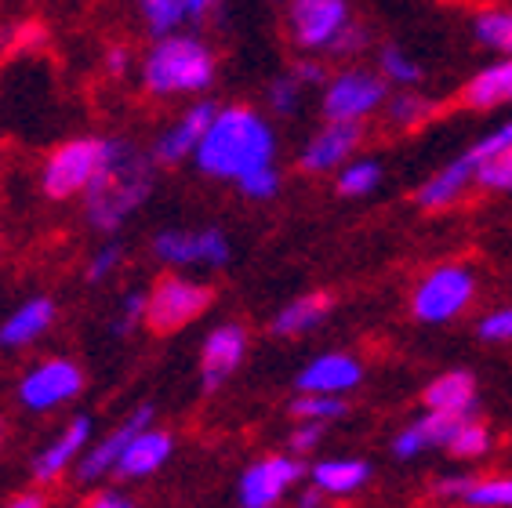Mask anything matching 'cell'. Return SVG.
Listing matches in <instances>:
<instances>
[{"mask_svg": "<svg viewBox=\"0 0 512 508\" xmlns=\"http://www.w3.org/2000/svg\"><path fill=\"white\" fill-rule=\"evenodd\" d=\"M218 80V51L197 26H182L168 37H149L138 51L135 84L149 102H193L204 98Z\"/></svg>", "mask_w": 512, "mask_h": 508, "instance_id": "1", "label": "cell"}, {"mask_svg": "<svg viewBox=\"0 0 512 508\" xmlns=\"http://www.w3.org/2000/svg\"><path fill=\"white\" fill-rule=\"evenodd\" d=\"M276 127L262 109L247 102H229L215 109V120L207 127L193 167L211 182H229L237 186L247 175L276 164Z\"/></svg>", "mask_w": 512, "mask_h": 508, "instance_id": "2", "label": "cell"}, {"mask_svg": "<svg viewBox=\"0 0 512 508\" xmlns=\"http://www.w3.org/2000/svg\"><path fill=\"white\" fill-rule=\"evenodd\" d=\"M157 186V160L149 149L135 146L131 138L113 135V153H109L102 175L80 196L84 204V222L102 236L120 233L135 211H142Z\"/></svg>", "mask_w": 512, "mask_h": 508, "instance_id": "3", "label": "cell"}, {"mask_svg": "<svg viewBox=\"0 0 512 508\" xmlns=\"http://www.w3.org/2000/svg\"><path fill=\"white\" fill-rule=\"evenodd\" d=\"M109 153H113V135H69L55 142V149L40 160V193L55 204L80 200L102 175Z\"/></svg>", "mask_w": 512, "mask_h": 508, "instance_id": "4", "label": "cell"}, {"mask_svg": "<svg viewBox=\"0 0 512 508\" xmlns=\"http://www.w3.org/2000/svg\"><path fill=\"white\" fill-rule=\"evenodd\" d=\"M476 302V276L469 265L447 262L425 273L411 291V316L418 323H451Z\"/></svg>", "mask_w": 512, "mask_h": 508, "instance_id": "5", "label": "cell"}, {"mask_svg": "<svg viewBox=\"0 0 512 508\" xmlns=\"http://www.w3.org/2000/svg\"><path fill=\"white\" fill-rule=\"evenodd\" d=\"M385 102H389V80L364 66L338 69L320 88L324 120H360V124H367L378 109H385Z\"/></svg>", "mask_w": 512, "mask_h": 508, "instance_id": "6", "label": "cell"}, {"mask_svg": "<svg viewBox=\"0 0 512 508\" xmlns=\"http://www.w3.org/2000/svg\"><path fill=\"white\" fill-rule=\"evenodd\" d=\"M211 302H215V291L200 280H189L182 273L160 276L149 291L146 327L153 334H175L193 320H200L211 309Z\"/></svg>", "mask_w": 512, "mask_h": 508, "instance_id": "7", "label": "cell"}, {"mask_svg": "<svg viewBox=\"0 0 512 508\" xmlns=\"http://www.w3.org/2000/svg\"><path fill=\"white\" fill-rule=\"evenodd\" d=\"M349 22V0H287L284 11V33L298 55H327Z\"/></svg>", "mask_w": 512, "mask_h": 508, "instance_id": "8", "label": "cell"}, {"mask_svg": "<svg viewBox=\"0 0 512 508\" xmlns=\"http://www.w3.org/2000/svg\"><path fill=\"white\" fill-rule=\"evenodd\" d=\"M215 102L211 98H193L178 109L175 117H168L160 124V131L149 142V157L157 160V167H178L193 164L200 142H204L207 127L215 120Z\"/></svg>", "mask_w": 512, "mask_h": 508, "instance_id": "9", "label": "cell"}, {"mask_svg": "<svg viewBox=\"0 0 512 508\" xmlns=\"http://www.w3.org/2000/svg\"><path fill=\"white\" fill-rule=\"evenodd\" d=\"M153 254L171 269H189V265H204V269H222L229 265V236L215 225L204 229H160L153 236Z\"/></svg>", "mask_w": 512, "mask_h": 508, "instance_id": "10", "label": "cell"}, {"mask_svg": "<svg viewBox=\"0 0 512 508\" xmlns=\"http://www.w3.org/2000/svg\"><path fill=\"white\" fill-rule=\"evenodd\" d=\"M364 138L367 124H360V120H324V127H316L298 153V171L302 175H331L353 160L356 149L364 146Z\"/></svg>", "mask_w": 512, "mask_h": 508, "instance_id": "11", "label": "cell"}, {"mask_svg": "<svg viewBox=\"0 0 512 508\" xmlns=\"http://www.w3.org/2000/svg\"><path fill=\"white\" fill-rule=\"evenodd\" d=\"M84 389V371L69 360H48L19 381V400L30 411H51Z\"/></svg>", "mask_w": 512, "mask_h": 508, "instance_id": "12", "label": "cell"}, {"mask_svg": "<svg viewBox=\"0 0 512 508\" xmlns=\"http://www.w3.org/2000/svg\"><path fill=\"white\" fill-rule=\"evenodd\" d=\"M302 476H306V469H302L295 458H280V454H276V458L255 461V465L240 476V505L273 508Z\"/></svg>", "mask_w": 512, "mask_h": 508, "instance_id": "13", "label": "cell"}, {"mask_svg": "<svg viewBox=\"0 0 512 508\" xmlns=\"http://www.w3.org/2000/svg\"><path fill=\"white\" fill-rule=\"evenodd\" d=\"M433 498L454 508H512V476H444Z\"/></svg>", "mask_w": 512, "mask_h": 508, "instance_id": "14", "label": "cell"}, {"mask_svg": "<svg viewBox=\"0 0 512 508\" xmlns=\"http://www.w3.org/2000/svg\"><path fill=\"white\" fill-rule=\"evenodd\" d=\"M247 352V331L240 323H218L215 331L204 338V352H200V381L204 389H218L229 374L244 363Z\"/></svg>", "mask_w": 512, "mask_h": 508, "instance_id": "15", "label": "cell"}, {"mask_svg": "<svg viewBox=\"0 0 512 508\" xmlns=\"http://www.w3.org/2000/svg\"><path fill=\"white\" fill-rule=\"evenodd\" d=\"M476 164V189L487 193H512V120L491 135H483L476 146L465 149Z\"/></svg>", "mask_w": 512, "mask_h": 508, "instance_id": "16", "label": "cell"}, {"mask_svg": "<svg viewBox=\"0 0 512 508\" xmlns=\"http://www.w3.org/2000/svg\"><path fill=\"white\" fill-rule=\"evenodd\" d=\"M476 186V164L469 153H462L458 160L444 164L436 175H429L422 186L414 189V204L422 211H447V207L462 204L465 193Z\"/></svg>", "mask_w": 512, "mask_h": 508, "instance_id": "17", "label": "cell"}, {"mask_svg": "<svg viewBox=\"0 0 512 508\" xmlns=\"http://www.w3.org/2000/svg\"><path fill=\"white\" fill-rule=\"evenodd\" d=\"M364 381V363L349 356V352H324L306 371L298 374V392H324V396H342Z\"/></svg>", "mask_w": 512, "mask_h": 508, "instance_id": "18", "label": "cell"}, {"mask_svg": "<svg viewBox=\"0 0 512 508\" xmlns=\"http://www.w3.org/2000/svg\"><path fill=\"white\" fill-rule=\"evenodd\" d=\"M462 109H473V113H487V109H502L512 106V55H502L498 62L483 66L480 73L465 80L458 98H454Z\"/></svg>", "mask_w": 512, "mask_h": 508, "instance_id": "19", "label": "cell"}, {"mask_svg": "<svg viewBox=\"0 0 512 508\" xmlns=\"http://www.w3.org/2000/svg\"><path fill=\"white\" fill-rule=\"evenodd\" d=\"M149 421H153V407H138V411L131 414V418L124 421L117 432H113V436H106L99 447L91 450L88 458H80V465H77V479H80V483H91V479H99L102 472L117 469L120 454L128 450V443L135 440L138 432L149 429Z\"/></svg>", "mask_w": 512, "mask_h": 508, "instance_id": "20", "label": "cell"}, {"mask_svg": "<svg viewBox=\"0 0 512 508\" xmlns=\"http://www.w3.org/2000/svg\"><path fill=\"white\" fill-rule=\"evenodd\" d=\"M55 316H59V309L51 298H44V294L26 298L8 320L0 323V349H22V345L37 342L40 334L55 323Z\"/></svg>", "mask_w": 512, "mask_h": 508, "instance_id": "21", "label": "cell"}, {"mask_svg": "<svg viewBox=\"0 0 512 508\" xmlns=\"http://www.w3.org/2000/svg\"><path fill=\"white\" fill-rule=\"evenodd\" d=\"M425 411L476 414V378L469 371H447L433 378L422 392Z\"/></svg>", "mask_w": 512, "mask_h": 508, "instance_id": "22", "label": "cell"}, {"mask_svg": "<svg viewBox=\"0 0 512 508\" xmlns=\"http://www.w3.org/2000/svg\"><path fill=\"white\" fill-rule=\"evenodd\" d=\"M313 487L327 498H345V494H356L371 479V465L360 458H327L320 465H313Z\"/></svg>", "mask_w": 512, "mask_h": 508, "instance_id": "23", "label": "cell"}, {"mask_svg": "<svg viewBox=\"0 0 512 508\" xmlns=\"http://www.w3.org/2000/svg\"><path fill=\"white\" fill-rule=\"evenodd\" d=\"M168 458H171V436L168 432L142 429L135 440L128 443V450L120 454L117 472L120 476H128V479L149 476V472H157Z\"/></svg>", "mask_w": 512, "mask_h": 508, "instance_id": "24", "label": "cell"}, {"mask_svg": "<svg viewBox=\"0 0 512 508\" xmlns=\"http://www.w3.org/2000/svg\"><path fill=\"white\" fill-rule=\"evenodd\" d=\"M331 305H335V298L324 291L302 294V298L287 302L284 309L273 316V334H280V338H295V334L313 331V327H320V323L327 320Z\"/></svg>", "mask_w": 512, "mask_h": 508, "instance_id": "25", "label": "cell"}, {"mask_svg": "<svg viewBox=\"0 0 512 508\" xmlns=\"http://www.w3.org/2000/svg\"><path fill=\"white\" fill-rule=\"evenodd\" d=\"M88 436H91V421L88 418H73V421H69V429L62 432L59 440L51 443V447L37 458V465H33V476H37L40 483H44V479H55L62 469H66L69 461L84 450Z\"/></svg>", "mask_w": 512, "mask_h": 508, "instance_id": "26", "label": "cell"}, {"mask_svg": "<svg viewBox=\"0 0 512 508\" xmlns=\"http://www.w3.org/2000/svg\"><path fill=\"white\" fill-rule=\"evenodd\" d=\"M131 11L146 37H168V33L189 26L182 0H131Z\"/></svg>", "mask_w": 512, "mask_h": 508, "instance_id": "27", "label": "cell"}, {"mask_svg": "<svg viewBox=\"0 0 512 508\" xmlns=\"http://www.w3.org/2000/svg\"><path fill=\"white\" fill-rule=\"evenodd\" d=\"M378 186H382V164L371 157H353L349 164L335 171L338 196H349V200H356V196H371Z\"/></svg>", "mask_w": 512, "mask_h": 508, "instance_id": "28", "label": "cell"}, {"mask_svg": "<svg viewBox=\"0 0 512 508\" xmlns=\"http://www.w3.org/2000/svg\"><path fill=\"white\" fill-rule=\"evenodd\" d=\"M306 84L295 77V69H287V73H280V77L269 80V88H266V106L273 117L287 120V117H295L298 109H302V98H306Z\"/></svg>", "mask_w": 512, "mask_h": 508, "instance_id": "29", "label": "cell"}, {"mask_svg": "<svg viewBox=\"0 0 512 508\" xmlns=\"http://www.w3.org/2000/svg\"><path fill=\"white\" fill-rule=\"evenodd\" d=\"M473 33L483 48L512 55V11H502V8L480 11L473 19Z\"/></svg>", "mask_w": 512, "mask_h": 508, "instance_id": "30", "label": "cell"}, {"mask_svg": "<svg viewBox=\"0 0 512 508\" xmlns=\"http://www.w3.org/2000/svg\"><path fill=\"white\" fill-rule=\"evenodd\" d=\"M494 447V436L491 429L483 425V421L473 418H465L462 425H458V432H454V440L447 443V450H451V458L458 461H476V458H487Z\"/></svg>", "mask_w": 512, "mask_h": 508, "instance_id": "31", "label": "cell"}, {"mask_svg": "<svg viewBox=\"0 0 512 508\" xmlns=\"http://www.w3.org/2000/svg\"><path fill=\"white\" fill-rule=\"evenodd\" d=\"M436 113V102H429L425 95H393L385 102V120L400 131H414V127L429 124Z\"/></svg>", "mask_w": 512, "mask_h": 508, "instance_id": "32", "label": "cell"}, {"mask_svg": "<svg viewBox=\"0 0 512 508\" xmlns=\"http://www.w3.org/2000/svg\"><path fill=\"white\" fill-rule=\"evenodd\" d=\"M378 66H382V77L396 88H414V84H422V66L414 59H407L404 51L396 48V44H382L378 48Z\"/></svg>", "mask_w": 512, "mask_h": 508, "instance_id": "33", "label": "cell"}, {"mask_svg": "<svg viewBox=\"0 0 512 508\" xmlns=\"http://www.w3.org/2000/svg\"><path fill=\"white\" fill-rule=\"evenodd\" d=\"M291 414L298 421H335L345 414V403L335 400V396H324V392H302L291 403Z\"/></svg>", "mask_w": 512, "mask_h": 508, "instance_id": "34", "label": "cell"}, {"mask_svg": "<svg viewBox=\"0 0 512 508\" xmlns=\"http://www.w3.org/2000/svg\"><path fill=\"white\" fill-rule=\"evenodd\" d=\"M99 66L109 80H128V77H135V69H138V51L131 48L128 40H113V44L102 48Z\"/></svg>", "mask_w": 512, "mask_h": 508, "instance_id": "35", "label": "cell"}, {"mask_svg": "<svg viewBox=\"0 0 512 508\" xmlns=\"http://www.w3.org/2000/svg\"><path fill=\"white\" fill-rule=\"evenodd\" d=\"M120 262H124V244H120V240H106V244L88 258V269H84L88 284H106L109 276L120 269Z\"/></svg>", "mask_w": 512, "mask_h": 508, "instance_id": "36", "label": "cell"}, {"mask_svg": "<svg viewBox=\"0 0 512 508\" xmlns=\"http://www.w3.org/2000/svg\"><path fill=\"white\" fill-rule=\"evenodd\" d=\"M240 196H247V200H255V204H262V200H273L276 193H280V167H262V171H255V175H247L244 182H237Z\"/></svg>", "mask_w": 512, "mask_h": 508, "instance_id": "37", "label": "cell"}, {"mask_svg": "<svg viewBox=\"0 0 512 508\" xmlns=\"http://www.w3.org/2000/svg\"><path fill=\"white\" fill-rule=\"evenodd\" d=\"M146 309H149V294L142 291H131L124 294V302H120V313L113 320V334H131L138 323L146 320Z\"/></svg>", "mask_w": 512, "mask_h": 508, "instance_id": "38", "label": "cell"}, {"mask_svg": "<svg viewBox=\"0 0 512 508\" xmlns=\"http://www.w3.org/2000/svg\"><path fill=\"white\" fill-rule=\"evenodd\" d=\"M476 334L491 345L512 342V305H502V309H494V313L483 316V320L476 323Z\"/></svg>", "mask_w": 512, "mask_h": 508, "instance_id": "39", "label": "cell"}, {"mask_svg": "<svg viewBox=\"0 0 512 508\" xmlns=\"http://www.w3.org/2000/svg\"><path fill=\"white\" fill-rule=\"evenodd\" d=\"M367 44H371V33H367V26H360V22H349V26L338 33V40L331 44V51H327V55H331V59H342V62L356 59Z\"/></svg>", "mask_w": 512, "mask_h": 508, "instance_id": "40", "label": "cell"}, {"mask_svg": "<svg viewBox=\"0 0 512 508\" xmlns=\"http://www.w3.org/2000/svg\"><path fill=\"white\" fill-rule=\"evenodd\" d=\"M422 450H429L425 447V440H422V432H418V425H407V429H400L393 436V454L400 461H411V458H418V454H422Z\"/></svg>", "mask_w": 512, "mask_h": 508, "instance_id": "41", "label": "cell"}, {"mask_svg": "<svg viewBox=\"0 0 512 508\" xmlns=\"http://www.w3.org/2000/svg\"><path fill=\"white\" fill-rule=\"evenodd\" d=\"M182 8H186L189 26H197V30H200V26H207L218 11L226 8V0H182Z\"/></svg>", "mask_w": 512, "mask_h": 508, "instance_id": "42", "label": "cell"}, {"mask_svg": "<svg viewBox=\"0 0 512 508\" xmlns=\"http://www.w3.org/2000/svg\"><path fill=\"white\" fill-rule=\"evenodd\" d=\"M320 440H324V421H302V425L291 432V450H295V454H309V450H316Z\"/></svg>", "mask_w": 512, "mask_h": 508, "instance_id": "43", "label": "cell"}, {"mask_svg": "<svg viewBox=\"0 0 512 508\" xmlns=\"http://www.w3.org/2000/svg\"><path fill=\"white\" fill-rule=\"evenodd\" d=\"M91 508H135V505H131V501H124L120 494H102V498L95 501Z\"/></svg>", "mask_w": 512, "mask_h": 508, "instance_id": "44", "label": "cell"}, {"mask_svg": "<svg viewBox=\"0 0 512 508\" xmlns=\"http://www.w3.org/2000/svg\"><path fill=\"white\" fill-rule=\"evenodd\" d=\"M8 508H44V498H40V494H22V498H15Z\"/></svg>", "mask_w": 512, "mask_h": 508, "instance_id": "45", "label": "cell"}, {"mask_svg": "<svg viewBox=\"0 0 512 508\" xmlns=\"http://www.w3.org/2000/svg\"><path fill=\"white\" fill-rule=\"evenodd\" d=\"M298 508H327V505H298Z\"/></svg>", "mask_w": 512, "mask_h": 508, "instance_id": "46", "label": "cell"}, {"mask_svg": "<svg viewBox=\"0 0 512 508\" xmlns=\"http://www.w3.org/2000/svg\"><path fill=\"white\" fill-rule=\"evenodd\" d=\"M454 4H473V0H454Z\"/></svg>", "mask_w": 512, "mask_h": 508, "instance_id": "47", "label": "cell"}, {"mask_svg": "<svg viewBox=\"0 0 512 508\" xmlns=\"http://www.w3.org/2000/svg\"><path fill=\"white\" fill-rule=\"evenodd\" d=\"M0 443H4V425H0Z\"/></svg>", "mask_w": 512, "mask_h": 508, "instance_id": "48", "label": "cell"}]
</instances>
